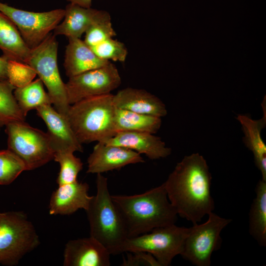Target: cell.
<instances>
[{"instance_id":"1","label":"cell","mask_w":266,"mask_h":266,"mask_svg":"<svg viewBox=\"0 0 266 266\" xmlns=\"http://www.w3.org/2000/svg\"><path fill=\"white\" fill-rule=\"evenodd\" d=\"M211 179L206 161L199 153L186 156L176 164L164 184L178 215L195 224L213 211Z\"/></svg>"},{"instance_id":"2","label":"cell","mask_w":266,"mask_h":266,"mask_svg":"<svg viewBox=\"0 0 266 266\" xmlns=\"http://www.w3.org/2000/svg\"><path fill=\"white\" fill-rule=\"evenodd\" d=\"M124 223L128 238L175 224L177 213L167 198L164 183L143 193L111 195Z\"/></svg>"},{"instance_id":"3","label":"cell","mask_w":266,"mask_h":266,"mask_svg":"<svg viewBox=\"0 0 266 266\" xmlns=\"http://www.w3.org/2000/svg\"><path fill=\"white\" fill-rule=\"evenodd\" d=\"M96 188V195L86 210L90 236L101 243L111 255L123 253L128 238L126 229L109 193L107 179L101 174H97Z\"/></svg>"},{"instance_id":"4","label":"cell","mask_w":266,"mask_h":266,"mask_svg":"<svg viewBox=\"0 0 266 266\" xmlns=\"http://www.w3.org/2000/svg\"><path fill=\"white\" fill-rule=\"evenodd\" d=\"M113 97L111 93L91 97L70 105L67 118L81 144L104 142L116 133Z\"/></svg>"},{"instance_id":"5","label":"cell","mask_w":266,"mask_h":266,"mask_svg":"<svg viewBox=\"0 0 266 266\" xmlns=\"http://www.w3.org/2000/svg\"><path fill=\"white\" fill-rule=\"evenodd\" d=\"M39 243V236L26 213L0 212V264L18 265L22 258Z\"/></svg>"},{"instance_id":"6","label":"cell","mask_w":266,"mask_h":266,"mask_svg":"<svg viewBox=\"0 0 266 266\" xmlns=\"http://www.w3.org/2000/svg\"><path fill=\"white\" fill-rule=\"evenodd\" d=\"M49 34L39 44L31 49L27 63L36 71L46 87L55 109L67 117L70 104L66 88L60 76L57 62L58 43Z\"/></svg>"},{"instance_id":"7","label":"cell","mask_w":266,"mask_h":266,"mask_svg":"<svg viewBox=\"0 0 266 266\" xmlns=\"http://www.w3.org/2000/svg\"><path fill=\"white\" fill-rule=\"evenodd\" d=\"M5 127L8 149L22 161L26 170L38 168L53 160L55 151L47 133L25 121Z\"/></svg>"},{"instance_id":"8","label":"cell","mask_w":266,"mask_h":266,"mask_svg":"<svg viewBox=\"0 0 266 266\" xmlns=\"http://www.w3.org/2000/svg\"><path fill=\"white\" fill-rule=\"evenodd\" d=\"M189 228L175 224L154 229L151 232L128 238L123 253L144 252L151 254L160 266H170L173 259L183 251Z\"/></svg>"},{"instance_id":"9","label":"cell","mask_w":266,"mask_h":266,"mask_svg":"<svg viewBox=\"0 0 266 266\" xmlns=\"http://www.w3.org/2000/svg\"><path fill=\"white\" fill-rule=\"evenodd\" d=\"M208 215L206 222L189 228L180 254L196 266H210L212 254L221 246V232L232 221L213 212Z\"/></svg>"},{"instance_id":"10","label":"cell","mask_w":266,"mask_h":266,"mask_svg":"<svg viewBox=\"0 0 266 266\" xmlns=\"http://www.w3.org/2000/svg\"><path fill=\"white\" fill-rule=\"evenodd\" d=\"M0 12L19 31L26 44L32 49L39 44L64 19L65 9L35 12L16 8L0 1Z\"/></svg>"},{"instance_id":"11","label":"cell","mask_w":266,"mask_h":266,"mask_svg":"<svg viewBox=\"0 0 266 266\" xmlns=\"http://www.w3.org/2000/svg\"><path fill=\"white\" fill-rule=\"evenodd\" d=\"M121 83L116 66L110 62L105 66L69 78L66 88L69 103L83 99L110 94Z\"/></svg>"},{"instance_id":"12","label":"cell","mask_w":266,"mask_h":266,"mask_svg":"<svg viewBox=\"0 0 266 266\" xmlns=\"http://www.w3.org/2000/svg\"><path fill=\"white\" fill-rule=\"evenodd\" d=\"M144 162L140 154L133 150L99 142L88 157L87 173L101 174Z\"/></svg>"},{"instance_id":"13","label":"cell","mask_w":266,"mask_h":266,"mask_svg":"<svg viewBox=\"0 0 266 266\" xmlns=\"http://www.w3.org/2000/svg\"><path fill=\"white\" fill-rule=\"evenodd\" d=\"M36 110L37 115L47 126V134L55 152H83L82 144L77 138L67 117L58 112L51 105L41 106Z\"/></svg>"},{"instance_id":"14","label":"cell","mask_w":266,"mask_h":266,"mask_svg":"<svg viewBox=\"0 0 266 266\" xmlns=\"http://www.w3.org/2000/svg\"><path fill=\"white\" fill-rule=\"evenodd\" d=\"M110 254L99 241L89 237L70 240L64 252V266H109Z\"/></svg>"},{"instance_id":"15","label":"cell","mask_w":266,"mask_h":266,"mask_svg":"<svg viewBox=\"0 0 266 266\" xmlns=\"http://www.w3.org/2000/svg\"><path fill=\"white\" fill-rule=\"evenodd\" d=\"M89 189L87 183L77 180L59 185L50 199L49 214L65 215L73 214L80 209L86 211L93 197L88 195Z\"/></svg>"},{"instance_id":"16","label":"cell","mask_w":266,"mask_h":266,"mask_svg":"<svg viewBox=\"0 0 266 266\" xmlns=\"http://www.w3.org/2000/svg\"><path fill=\"white\" fill-rule=\"evenodd\" d=\"M102 142L130 149L151 160L166 158L171 152L160 137L145 132H119Z\"/></svg>"},{"instance_id":"17","label":"cell","mask_w":266,"mask_h":266,"mask_svg":"<svg viewBox=\"0 0 266 266\" xmlns=\"http://www.w3.org/2000/svg\"><path fill=\"white\" fill-rule=\"evenodd\" d=\"M116 108L161 118L167 114L165 104L157 97L142 89L127 88L113 95Z\"/></svg>"},{"instance_id":"18","label":"cell","mask_w":266,"mask_h":266,"mask_svg":"<svg viewBox=\"0 0 266 266\" xmlns=\"http://www.w3.org/2000/svg\"><path fill=\"white\" fill-rule=\"evenodd\" d=\"M65 10L63 21L54 30L53 34L67 38H80L93 24L109 14L105 10L85 8L72 3H68Z\"/></svg>"},{"instance_id":"19","label":"cell","mask_w":266,"mask_h":266,"mask_svg":"<svg viewBox=\"0 0 266 266\" xmlns=\"http://www.w3.org/2000/svg\"><path fill=\"white\" fill-rule=\"evenodd\" d=\"M68 39L64 66L69 78L103 66L110 62L98 57L80 38H68Z\"/></svg>"},{"instance_id":"20","label":"cell","mask_w":266,"mask_h":266,"mask_svg":"<svg viewBox=\"0 0 266 266\" xmlns=\"http://www.w3.org/2000/svg\"><path fill=\"white\" fill-rule=\"evenodd\" d=\"M263 117L253 120L244 115H238L236 119L240 123L244 134L243 142L254 154L256 166L260 170L262 180L266 181V145L261 133L266 125V100L262 104Z\"/></svg>"},{"instance_id":"21","label":"cell","mask_w":266,"mask_h":266,"mask_svg":"<svg viewBox=\"0 0 266 266\" xmlns=\"http://www.w3.org/2000/svg\"><path fill=\"white\" fill-rule=\"evenodd\" d=\"M0 49L7 60L27 63L31 49L15 25L0 12Z\"/></svg>"},{"instance_id":"22","label":"cell","mask_w":266,"mask_h":266,"mask_svg":"<svg viewBox=\"0 0 266 266\" xmlns=\"http://www.w3.org/2000/svg\"><path fill=\"white\" fill-rule=\"evenodd\" d=\"M161 125V118L115 108L114 126L116 133L130 131L154 134L159 131Z\"/></svg>"},{"instance_id":"23","label":"cell","mask_w":266,"mask_h":266,"mask_svg":"<svg viewBox=\"0 0 266 266\" xmlns=\"http://www.w3.org/2000/svg\"><path fill=\"white\" fill-rule=\"evenodd\" d=\"M249 214V232L261 246L266 245V181L260 180Z\"/></svg>"},{"instance_id":"24","label":"cell","mask_w":266,"mask_h":266,"mask_svg":"<svg viewBox=\"0 0 266 266\" xmlns=\"http://www.w3.org/2000/svg\"><path fill=\"white\" fill-rule=\"evenodd\" d=\"M13 94L25 117L32 109L52 104L51 98L48 93L45 91L43 83L39 78L23 87L15 88Z\"/></svg>"},{"instance_id":"25","label":"cell","mask_w":266,"mask_h":266,"mask_svg":"<svg viewBox=\"0 0 266 266\" xmlns=\"http://www.w3.org/2000/svg\"><path fill=\"white\" fill-rule=\"evenodd\" d=\"M15 89L7 80L0 81V128L25 121L26 117L14 96Z\"/></svg>"},{"instance_id":"26","label":"cell","mask_w":266,"mask_h":266,"mask_svg":"<svg viewBox=\"0 0 266 266\" xmlns=\"http://www.w3.org/2000/svg\"><path fill=\"white\" fill-rule=\"evenodd\" d=\"M74 152L57 151L54 153V160L59 163L60 170L57 178L59 185L68 184L77 180L83 164L81 159L75 157Z\"/></svg>"},{"instance_id":"27","label":"cell","mask_w":266,"mask_h":266,"mask_svg":"<svg viewBox=\"0 0 266 266\" xmlns=\"http://www.w3.org/2000/svg\"><path fill=\"white\" fill-rule=\"evenodd\" d=\"M26 170L22 161L8 149L0 150V185H8Z\"/></svg>"},{"instance_id":"28","label":"cell","mask_w":266,"mask_h":266,"mask_svg":"<svg viewBox=\"0 0 266 266\" xmlns=\"http://www.w3.org/2000/svg\"><path fill=\"white\" fill-rule=\"evenodd\" d=\"M6 74L7 80L15 88L28 85L37 75L28 64L14 60H7Z\"/></svg>"},{"instance_id":"29","label":"cell","mask_w":266,"mask_h":266,"mask_svg":"<svg viewBox=\"0 0 266 266\" xmlns=\"http://www.w3.org/2000/svg\"><path fill=\"white\" fill-rule=\"evenodd\" d=\"M116 35L109 13L90 27L85 33L84 41L90 47H92Z\"/></svg>"},{"instance_id":"30","label":"cell","mask_w":266,"mask_h":266,"mask_svg":"<svg viewBox=\"0 0 266 266\" xmlns=\"http://www.w3.org/2000/svg\"><path fill=\"white\" fill-rule=\"evenodd\" d=\"M90 48L100 59L108 61L111 60L124 62L128 54V50L125 44L112 38H108Z\"/></svg>"},{"instance_id":"31","label":"cell","mask_w":266,"mask_h":266,"mask_svg":"<svg viewBox=\"0 0 266 266\" xmlns=\"http://www.w3.org/2000/svg\"><path fill=\"white\" fill-rule=\"evenodd\" d=\"M127 258L123 260L121 266H160L156 259L150 253L144 252H127Z\"/></svg>"},{"instance_id":"32","label":"cell","mask_w":266,"mask_h":266,"mask_svg":"<svg viewBox=\"0 0 266 266\" xmlns=\"http://www.w3.org/2000/svg\"><path fill=\"white\" fill-rule=\"evenodd\" d=\"M7 60L3 56L0 57V81L7 80Z\"/></svg>"},{"instance_id":"33","label":"cell","mask_w":266,"mask_h":266,"mask_svg":"<svg viewBox=\"0 0 266 266\" xmlns=\"http://www.w3.org/2000/svg\"><path fill=\"white\" fill-rule=\"evenodd\" d=\"M69 3H74L80 6L89 8L91 7L92 0H66Z\"/></svg>"},{"instance_id":"34","label":"cell","mask_w":266,"mask_h":266,"mask_svg":"<svg viewBox=\"0 0 266 266\" xmlns=\"http://www.w3.org/2000/svg\"><path fill=\"white\" fill-rule=\"evenodd\" d=\"M1 128H0V129Z\"/></svg>"}]
</instances>
